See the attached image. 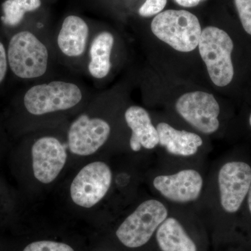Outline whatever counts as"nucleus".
I'll return each instance as SVG.
<instances>
[{
  "instance_id": "nucleus-8",
  "label": "nucleus",
  "mask_w": 251,
  "mask_h": 251,
  "mask_svg": "<svg viewBox=\"0 0 251 251\" xmlns=\"http://www.w3.org/2000/svg\"><path fill=\"white\" fill-rule=\"evenodd\" d=\"M218 180L223 209L230 214L237 212L250 189L251 166L244 162H229L220 170Z\"/></svg>"
},
{
  "instance_id": "nucleus-21",
  "label": "nucleus",
  "mask_w": 251,
  "mask_h": 251,
  "mask_svg": "<svg viewBox=\"0 0 251 251\" xmlns=\"http://www.w3.org/2000/svg\"><path fill=\"white\" fill-rule=\"evenodd\" d=\"M8 57L4 45L0 42V83L6 76L8 67Z\"/></svg>"
},
{
  "instance_id": "nucleus-24",
  "label": "nucleus",
  "mask_w": 251,
  "mask_h": 251,
  "mask_svg": "<svg viewBox=\"0 0 251 251\" xmlns=\"http://www.w3.org/2000/svg\"><path fill=\"white\" fill-rule=\"evenodd\" d=\"M249 122H250V125L251 126V114L250 119H249Z\"/></svg>"
},
{
  "instance_id": "nucleus-12",
  "label": "nucleus",
  "mask_w": 251,
  "mask_h": 251,
  "mask_svg": "<svg viewBox=\"0 0 251 251\" xmlns=\"http://www.w3.org/2000/svg\"><path fill=\"white\" fill-rule=\"evenodd\" d=\"M89 35L90 29L83 19L77 16H68L57 36V46L66 57L77 58L85 53Z\"/></svg>"
},
{
  "instance_id": "nucleus-23",
  "label": "nucleus",
  "mask_w": 251,
  "mask_h": 251,
  "mask_svg": "<svg viewBox=\"0 0 251 251\" xmlns=\"http://www.w3.org/2000/svg\"><path fill=\"white\" fill-rule=\"evenodd\" d=\"M248 204H249V210L251 214V186L248 193Z\"/></svg>"
},
{
  "instance_id": "nucleus-6",
  "label": "nucleus",
  "mask_w": 251,
  "mask_h": 251,
  "mask_svg": "<svg viewBox=\"0 0 251 251\" xmlns=\"http://www.w3.org/2000/svg\"><path fill=\"white\" fill-rule=\"evenodd\" d=\"M112 178L111 170L103 162L87 165L77 173L71 185L72 201L82 207H92L108 193Z\"/></svg>"
},
{
  "instance_id": "nucleus-16",
  "label": "nucleus",
  "mask_w": 251,
  "mask_h": 251,
  "mask_svg": "<svg viewBox=\"0 0 251 251\" xmlns=\"http://www.w3.org/2000/svg\"><path fill=\"white\" fill-rule=\"evenodd\" d=\"M156 240L162 251H197V247L174 218H167L157 229Z\"/></svg>"
},
{
  "instance_id": "nucleus-5",
  "label": "nucleus",
  "mask_w": 251,
  "mask_h": 251,
  "mask_svg": "<svg viewBox=\"0 0 251 251\" xmlns=\"http://www.w3.org/2000/svg\"><path fill=\"white\" fill-rule=\"evenodd\" d=\"M168 209L156 200H149L138 206L117 229L119 240L126 247L145 245L168 218Z\"/></svg>"
},
{
  "instance_id": "nucleus-13",
  "label": "nucleus",
  "mask_w": 251,
  "mask_h": 251,
  "mask_svg": "<svg viewBox=\"0 0 251 251\" xmlns=\"http://www.w3.org/2000/svg\"><path fill=\"white\" fill-rule=\"evenodd\" d=\"M125 120L132 130L130 147L133 151H140L142 148L152 150L158 145V131L145 109L135 105L129 107L125 112Z\"/></svg>"
},
{
  "instance_id": "nucleus-19",
  "label": "nucleus",
  "mask_w": 251,
  "mask_h": 251,
  "mask_svg": "<svg viewBox=\"0 0 251 251\" xmlns=\"http://www.w3.org/2000/svg\"><path fill=\"white\" fill-rule=\"evenodd\" d=\"M244 30L251 35V0H234Z\"/></svg>"
},
{
  "instance_id": "nucleus-20",
  "label": "nucleus",
  "mask_w": 251,
  "mask_h": 251,
  "mask_svg": "<svg viewBox=\"0 0 251 251\" xmlns=\"http://www.w3.org/2000/svg\"><path fill=\"white\" fill-rule=\"evenodd\" d=\"M166 4L167 0H146L138 12L143 17H150L160 14Z\"/></svg>"
},
{
  "instance_id": "nucleus-11",
  "label": "nucleus",
  "mask_w": 251,
  "mask_h": 251,
  "mask_svg": "<svg viewBox=\"0 0 251 251\" xmlns=\"http://www.w3.org/2000/svg\"><path fill=\"white\" fill-rule=\"evenodd\" d=\"M153 186L172 202L185 203L196 201L202 191V176L195 170H183L176 174L161 175L153 180Z\"/></svg>"
},
{
  "instance_id": "nucleus-3",
  "label": "nucleus",
  "mask_w": 251,
  "mask_h": 251,
  "mask_svg": "<svg viewBox=\"0 0 251 251\" xmlns=\"http://www.w3.org/2000/svg\"><path fill=\"white\" fill-rule=\"evenodd\" d=\"M7 57L11 71L23 79L43 76L49 67V50L30 31H21L11 38Z\"/></svg>"
},
{
  "instance_id": "nucleus-18",
  "label": "nucleus",
  "mask_w": 251,
  "mask_h": 251,
  "mask_svg": "<svg viewBox=\"0 0 251 251\" xmlns=\"http://www.w3.org/2000/svg\"><path fill=\"white\" fill-rule=\"evenodd\" d=\"M23 251H75L64 243L52 241H39L29 244Z\"/></svg>"
},
{
  "instance_id": "nucleus-14",
  "label": "nucleus",
  "mask_w": 251,
  "mask_h": 251,
  "mask_svg": "<svg viewBox=\"0 0 251 251\" xmlns=\"http://www.w3.org/2000/svg\"><path fill=\"white\" fill-rule=\"evenodd\" d=\"M159 138L158 145L175 156H191L198 152L202 145L199 135L186 130L175 129L168 124L161 122L156 127Z\"/></svg>"
},
{
  "instance_id": "nucleus-22",
  "label": "nucleus",
  "mask_w": 251,
  "mask_h": 251,
  "mask_svg": "<svg viewBox=\"0 0 251 251\" xmlns=\"http://www.w3.org/2000/svg\"><path fill=\"white\" fill-rule=\"evenodd\" d=\"M176 4L184 7H193L204 0H175Z\"/></svg>"
},
{
  "instance_id": "nucleus-4",
  "label": "nucleus",
  "mask_w": 251,
  "mask_h": 251,
  "mask_svg": "<svg viewBox=\"0 0 251 251\" xmlns=\"http://www.w3.org/2000/svg\"><path fill=\"white\" fill-rule=\"evenodd\" d=\"M83 93L73 82L55 80L34 85L24 96L25 107L34 115H44L74 108L82 100Z\"/></svg>"
},
{
  "instance_id": "nucleus-2",
  "label": "nucleus",
  "mask_w": 251,
  "mask_h": 251,
  "mask_svg": "<svg viewBox=\"0 0 251 251\" xmlns=\"http://www.w3.org/2000/svg\"><path fill=\"white\" fill-rule=\"evenodd\" d=\"M199 52L209 77L218 87L228 85L234 77L231 54L233 41L227 32L216 27L204 28L200 38Z\"/></svg>"
},
{
  "instance_id": "nucleus-9",
  "label": "nucleus",
  "mask_w": 251,
  "mask_h": 251,
  "mask_svg": "<svg viewBox=\"0 0 251 251\" xmlns=\"http://www.w3.org/2000/svg\"><path fill=\"white\" fill-rule=\"evenodd\" d=\"M110 130V125L103 119L80 115L73 122L68 133L71 152L79 156L93 154L106 143Z\"/></svg>"
},
{
  "instance_id": "nucleus-17",
  "label": "nucleus",
  "mask_w": 251,
  "mask_h": 251,
  "mask_svg": "<svg viewBox=\"0 0 251 251\" xmlns=\"http://www.w3.org/2000/svg\"><path fill=\"white\" fill-rule=\"evenodd\" d=\"M41 0H6L2 4L3 15L1 20L8 26L18 25L26 13L40 8Z\"/></svg>"
},
{
  "instance_id": "nucleus-10",
  "label": "nucleus",
  "mask_w": 251,
  "mask_h": 251,
  "mask_svg": "<svg viewBox=\"0 0 251 251\" xmlns=\"http://www.w3.org/2000/svg\"><path fill=\"white\" fill-rule=\"evenodd\" d=\"M32 168L36 179L50 184L58 176L67 159L66 148L54 137L36 140L31 148Z\"/></svg>"
},
{
  "instance_id": "nucleus-7",
  "label": "nucleus",
  "mask_w": 251,
  "mask_h": 251,
  "mask_svg": "<svg viewBox=\"0 0 251 251\" xmlns=\"http://www.w3.org/2000/svg\"><path fill=\"white\" fill-rule=\"evenodd\" d=\"M178 113L188 123L204 134L219 128L220 107L212 94L193 92L181 96L176 103Z\"/></svg>"
},
{
  "instance_id": "nucleus-15",
  "label": "nucleus",
  "mask_w": 251,
  "mask_h": 251,
  "mask_svg": "<svg viewBox=\"0 0 251 251\" xmlns=\"http://www.w3.org/2000/svg\"><path fill=\"white\" fill-rule=\"evenodd\" d=\"M115 39L111 33L102 31L97 34L89 47L88 72L96 79H103L111 69V54Z\"/></svg>"
},
{
  "instance_id": "nucleus-1",
  "label": "nucleus",
  "mask_w": 251,
  "mask_h": 251,
  "mask_svg": "<svg viewBox=\"0 0 251 251\" xmlns=\"http://www.w3.org/2000/svg\"><path fill=\"white\" fill-rule=\"evenodd\" d=\"M153 34L173 49L188 52L199 44L202 29L197 16L185 10H167L155 16Z\"/></svg>"
}]
</instances>
